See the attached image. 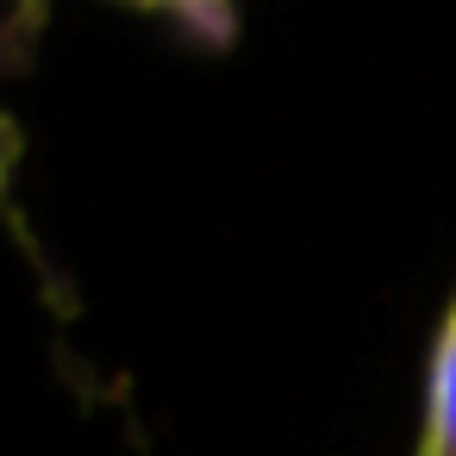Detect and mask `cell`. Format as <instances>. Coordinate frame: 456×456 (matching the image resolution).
I'll list each match as a JSON object with an SVG mask.
<instances>
[{"instance_id": "cell-1", "label": "cell", "mask_w": 456, "mask_h": 456, "mask_svg": "<svg viewBox=\"0 0 456 456\" xmlns=\"http://www.w3.org/2000/svg\"><path fill=\"white\" fill-rule=\"evenodd\" d=\"M412 456H456V288L431 338L425 362V419H419V450Z\"/></svg>"}, {"instance_id": "cell-2", "label": "cell", "mask_w": 456, "mask_h": 456, "mask_svg": "<svg viewBox=\"0 0 456 456\" xmlns=\"http://www.w3.org/2000/svg\"><path fill=\"white\" fill-rule=\"evenodd\" d=\"M126 7L182 26V38H194L207 51H225L238 38V0H126Z\"/></svg>"}]
</instances>
